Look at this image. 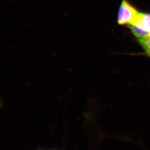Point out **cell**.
Segmentation results:
<instances>
[{"label": "cell", "mask_w": 150, "mask_h": 150, "mask_svg": "<svg viewBox=\"0 0 150 150\" xmlns=\"http://www.w3.org/2000/svg\"><path fill=\"white\" fill-rule=\"evenodd\" d=\"M1 105H2V103H1V101L0 100V107H1Z\"/></svg>", "instance_id": "cell-4"}, {"label": "cell", "mask_w": 150, "mask_h": 150, "mask_svg": "<svg viewBox=\"0 0 150 150\" xmlns=\"http://www.w3.org/2000/svg\"><path fill=\"white\" fill-rule=\"evenodd\" d=\"M139 12L128 0H122L118 9L117 19L118 25L129 26L136 21Z\"/></svg>", "instance_id": "cell-1"}, {"label": "cell", "mask_w": 150, "mask_h": 150, "mask_svg": "<svg viewBox=\"0 0 150 150\" xmlns=\"http://www.w3.org/2000/svg\"><path fill=\"white\" fill-rule=\"evenodd\" d=\"M137 40L139 45L144 50L146 54L150 58V35Z\"/></svg>", "instance_id": "cell-3"}, {"label": "cell", "mask_w": 150, "mask_h": 150, "mask_svg": "<svg viewBox=\"0 0 150 150\" xmlns=\"http://www.w3.org/2000/svg\"><path fill=\"white\" fill-rule=\"evenodd\" d=\"M54 150V149H52H52H51V150Z\"/></svg>", "instance_id": "cell-5"}, {"label": "cell", "mask_w": 150, "mask_h": 150, "mask_svg": "<svg viewBox=\"0 0 150 150\" xmlns=\"http://www.w3.org/2000/svg\"><path fill=\"white\" fill-rule=\"evenodd\" d=\"M131 25H134L139 27L149 36L150 35V13L140 12L136 21Z\"/></svg>", "instance_id": "cell-2"}]
</instances>
